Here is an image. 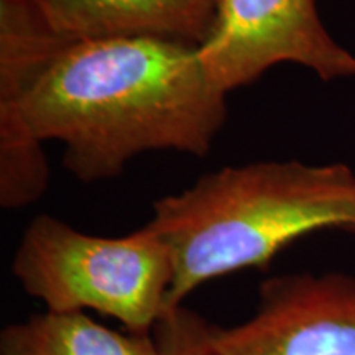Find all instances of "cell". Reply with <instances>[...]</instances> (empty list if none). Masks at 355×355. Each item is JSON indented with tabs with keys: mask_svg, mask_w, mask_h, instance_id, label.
<instances>
[{
	"mask_svg": "<svg viewBox=\"0 0 355 355\" xmlns=\"http://www.w3.org/2000/svg\"><path fill=\"white\" fill-rule=\"evenodd\" d=\"M198 51L211 84L224 94L283 63L303 66L322 81L355 78V55L327 32L316 0H219Z\"/></svg>",
	"mask_w": 355,
	"mask_h": 355,
	"instance_id": "277c9868",
	"label": "cell"
},
{
	"mask_svg": "<svg viewBox=\"0 0 355 355\" xmlns=\"http://www.w3.org/2000/svg\"><path fill=\"white\" fill-rule=\"evenodd\" d=\"M211 340L217 355H355V277L266 278L254 314L232 327L212 324Z\"/></svg>",
	"mask_w": 355,
	"mask_h": 355,
	"instance_id": "5b68a950",
	"label": "cell"
},
{
	"mask_svg": "<svg viewBox=\"0 0 355 355\" xmlns=\"http://www.w3.org/2000/svg\"><path fill=\"white\" fill-rule=\"evenodd\" d=\"M198 46L157 38L71 42L17 107L0 117V206L20 209L48 189L44 141L64 145L83 183L119 176L146 152L204 157L227 121Z\"/></svg>",
	"mask_w": 355,
	"mask_h": 355,
	"instance_id": "6da1fadb",
	"label": "cell"
},
{
	"mask_svg": "<svg viewBox=\"0 0 355 355\" xmlns=\"http://www.w3.org/2000/svg\"><path fill=\"white\" fill-rule=\"evenodd\" d=\"M211 332L209 321L181 304L166 311L152 334L162 355H217Z\"/></svg>",
	"mask_w": 355,
	"mask_h": 355,
	"instance_id": "ba28073f",
	"label": "cell"
},
{
	"mask_svg": "<svg viewBox=\"0 0 355 355\" xmlns=\"http://www.w3.org/2000/svg\"><path fill=\"white\" fill-rule=\"evenodd\" d=\"M0 355H162L153 334L112 331L83 311L44 309L0 334Z\"/></svg>",
	"mask_w": 355,
	"mask_h": 355,
	"instance_id": "52a82bcc",
	"label": "cell"
},
{
	"mask_svg": "<svg viewBox=\"0 0 355 355\" xmlns=\"http://www.w3.org/2000/svg\"><path fill=\"white\" fill-rule=\"evenodd\" d=\"M12 272L48 311L87 309L117 319L135 334H152L168 311L173 259L148 227L99 237L50 214L26 225Z\"/></svg>",
	"mask_w": 355,
	"mask_h": 355,
	"instance_id": "3957f363",
	"label": "cell"
},
{
	"mask_svg": "<svg viewBox=\"0 0 355 355\" xmlns=\"http://www.w3.org/2000/svg\"><path fill=\"white\" fill-rule=\"evenodd\" d=\"M146 227L173 259L170 311L209 279L266 268L304 235H355V171L298 159L225 166L158 199Z\"/></svg>",
	"mask_w": 355,
	"mask_h": 355,
	"instance_id": "7a4b0ae2",
	"label": "cell"
},
{
	"mask_svg": "<svg viewBox=\"0 0 355 355\" xmlns=\"http://www.w3.org/2000/svg\"><path fill=\"white\" fill-rule=\"evenodd\" d=\"M219 0H42L56 32L69 42L157 38L201 46Z\"/></svg>",
	"mask_w": 355,
	"mask_h": 355,
	"instance_id": "8992f818",
	"label": "cell"
}]
</instances>
